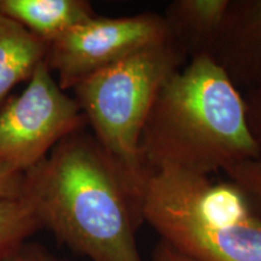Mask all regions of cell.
<instances>
[{
    "label": "cell",
    "mask_w": 261,
    "mask_h": 261,
    "mask_svg": "<svg viewBox=\"0 0 261 261\" xmlns=\"http://www.w3.org/2000/svg\"><path fill=\"white\" fill-rule=\"evenodd\" d=\"M23 196L41 228L90 261H143L142 203L86 128L65 137L23 173Z\"/></svg>",
    "instance_id": "1"
},
{
    "label": "cell",
    "mask_w": 261,
    "mask_h": 261,
    "mask_svg": "<svg viewBox=\"0 0 261 261\" xmlns=\"http://www.w3.org/2000/svg\"><path fill=\"white\" fill-rule=\"evenodd\" d=\"M150 175L177 169L198 175L261 158L243 94L208 54L189 60L166 80L140 136Z\"/></svg>",
    "instance_id": "2"
},
{
    "label": "cell",
    "mask_w": 261,
    "mask_h": 261,
    "mask_svg": "<svg viewBox=\"0 0 261 261\" xmlns=\"http://www.w3.org/2000/svg\"><path fill=\"white\" fill-rule=\"evenodd\" d=\"M142 217L161 241L194 260L261 261V219L228 179L155 172L146 184Z\"/></svg>",
    "instance_id": "3"
},
{
    "label": "cell",
    "mask_w": 261,
    "mask_h": 261,
    "mask_svg": "<svg viewBox=\"0 0 261 261\" xmlns=\"http://www.w3.org/2000/svg\"><path fill=\"white\" fill-rule=\"evenodd\" d=\"M188 61L169 40L108 65L71 89L91 133L142 204L151 177L140 159L143 127L162 85Z\"/></svg>",
    "instance_id": "4"
},
{
    "label": "cell",
    "mask_w": 261,
    "mask_h": 261,
    "mask_svg": "<svg viewBox=\"0 0 261 261\" xmlns=\"http://www.w3.org/2000/svg\"><path fill=\"white\" fill-rule=\"evenodd\" d=\"M85 128L79 104L42 62L24 90L0 106V163L27 172L62 139Z\"/></svg>",
    "instance_id": "5"
},
{
    "label": "cell",
    "mask_w": 261,
    "mask_h": 261,
    "mask_svg": "<svg viewBox=\"0 0 261 261\" xmlns=\"http://www.w3.org/2000/svg\"><path fill=\"white\" fill-rule=\"evenodd\" d=\"M169 40L165 18L155 12L116 18L97 15L50 42L45 63L68 91L108 65Z\"/></svg>",
    "instance_id": "6"
},
{
    "label": "cell",
    "mask_w": 261,
    "mask_h": 261,
    "mask_svg": "<svg viewBox=\"0 0 261 261\" xmlns=\"http://www.w3.org/2000/svg\"><path fill=\"white\" fill-rule=\"evenodd\" d=\"M208 55L241 92L261 91V0H230Z\"/></svg>",
    "instance_id": "7"
},
{
    "label": "cell",
    "mask_w": 261,
    "mask_h": 261,
    "mask_svg": "<svg viewBox=\"0 0 261 261\" xmlns=\"http://www.w3.org/2000/svg\"><path fill=\"white\" fill-rule=\"evenodd\" d=\"M230 0H174L163 18L169 37L188 60L208 54L219 31Z\"/></svg>",
    "instance_id": "8"
},
{
    "label": "cell",
    "mask_w": 261,
    "mask_h": 261,
    "mask_svg": "<svg viewBox=\"0 0 261 261\" xmlns=\"http://www.w3.org/2000/svg\"><path fill=\"white\" fill-rule=\"evenodd\" d=\"M0 15L50 44L97 16L86 0H0Z\"/></svg>",
    "instance_id": "9"
},
{
    "label": "cell",
    "mask_w": 261,
    "mask_h": 261,
    "mask_svg": "<svg viewBox=\"0 0 261 261\" xmlns=\"http://www.w3.org/2000/svg\"><path fill=\"white\" fill-rule=\"evenodd\" d=\"M48 44L0 15V106L17 85L28 83L46 60Z\"/></svg>",
    "instance_id": "10"
},
{
    "label": "cell",
    "mask_w": 261,
    "mask_h": 261,
    "mask_svg": "<svg viewBox=\"0 0 261 261\" xmlns=\"http://www.w3.org/2000/svg\"><path fill=\"white\" fill-rule=\"evenodd\" d=\"M41 230L34 208L23 196L0 200V261H6Z\"/></svg>",
    "instance_id": "11"
},
{
    "label": "cell",
    "mask_w": 261,
    "mask_h": 261,
    "mask_svg": "<svg viewBox=\"0 0 261 261\" xmlns=\"http://www.w3.org/2000/svg\"><path fill=\"white\" fill-rule=\"evenodd\" d=\"M224 173L243 192L252 210L261 219V158L237 163Z\"/></svg>",
    "instance_id": "12"
},
{
    "label": "cell",
    "mask_w": 261,
    "mask_h": 261,
    "mask_svg": "<svg viewBox=\"0 0 261 261\" xmlns=\"http://www.w3.org/2000/svg\"><path fill=\"white\" fill-rule=\"evenodd\" d=\"M23 194V173L12 166L0 163V200Z\"/></svg>",
    "instance_id": "13"
},
{
    "label": "cell",
    "mask_w": 261,
    "mask_h": 261,
    "mask_svg": "<svg viewBox=\"0 0 261 261\" xmlns=\"http://www.w3.org/2000/svg\"><path fill=\"white\" fill-rule=\"evenodd\" d=\"M242 94L247 108L248 126L261 151V91H246Z\"/></svg>",
    "instance_id": "14"
},
{
    "label": "cell",
    "mask_w": 261,
    "mask_h": 261,
    "mask_svg": "<svg viewBox=\"0 0 261 261\" xmlns=\"http://www.w3.org/2000/svg\"><path fill=\"white\" fill-rule=\"evenodd\" d=\"M6 261H68L61 259L39 243L25 242L12 253Z\"/></svg>",
    "instance_id": "15"
},
{
    "label": "cell",
    "mask_w": 261,
    "mask_h": 261,
    "mask_svg": "<svg viewBox=\"0 0 261 261\" xmlns=\"http://www.w3.org/2000/svg\"><path fill=\"white\" fill-rule=\"evenodd\" d=\"M152 261H197L191 259L177 249H174L168 243L163 242L160 240V242L156 244L154 252H152Z\"/></svg>",
    "instance_id": "16"
}]
</instances>
